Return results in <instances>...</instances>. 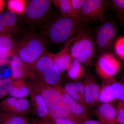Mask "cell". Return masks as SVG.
Returning <instances> with one entry per match:
<instances>
[{
	"mask_svg": "<svg viewBox=\"0 0 124 124\" xmlns=\"http://www.w3.org/2000/svg\"><path fill=\"white\" fill-rule=\"evenodd\" d=\"M83 24L78 18L53 14L40 28L39 34L46 44H62L68 42Z\"/></svg>",
	"mask_w": 124,
	"mask_h": 124,
	"instance_id": "obj_1",
	"label": "cell"
},
{
	"mask_svg": "<svg viewBox=\"0 0 124 124\" xmlns=\"http://www.w3.org/2000/svg\"><path fill=\"white\" fill-rule=\"evenodd\" d=\"M30 78L28 85L35 89L41 96L51 120L66 118L77 123L68 105L58 90L54 86L47 84L35 74Z\"/></svg>",
	"mask_w": 124,
	"mask_h": 124,
	"instance_id": "obj_2",
	"label": "cell"
},
{
	"mask_svg": "<svg viewBox=\"0 0 124 124\" xmlns=\"http://www.w3.org/2000/svg\"><path fill=\"white\" fill-rule=\"evenodd\" d=\"M47 53L46 44L40 35L33 30L25 32L16 42L15 54L30 68Z\"/></svg>",
	"mask_w": 124,
	"mask_h": 124,
	"instance_id": "obj_3",
	"label": "cell"
},
{
	"mask_svg": "<svg viewBox=\"0 0 124 124\" xmlns=\"http://www.w3.org/2000/svg\"><path fill=\"white\" fill-rule=\"evenodd\" d=\"M69 48L71 57L88 67L95 57L97 49L94 38L88 31L81 29L71 39Z\"/></svg>",
	"mask_w": 124,
	"mask_h": 124,
	"instance_id": "obj_4",
	"label": "cell"
},
{
	"mask_svg": "<svg viewBox=\"0 0 124 124\" xmlns=\"http://www.w3.org/2000/svg\"><path fill=\"white\" fill-rule=\"evenodd\" d=\"M52 1L31 0L26 1L23 14L24 23L30 30L40 29L52 14Z\"/></svg>",
	"mask_w": 124,
	"mask_h": 124,
	"instance_id": "obj_5",
	"label": "cell"
},
{
	"mask_svg": "<svg viewBox=\"0 0 124 124\" xmlns=\"http://www.w3.org/2000/svg\"><path fill=\"white\" fill-rule=\"evenodd\" d=\"M36 76L47 84L58 85L61 79V73L55 66L51 54L47 53L31 67Z\"/></svg>",
	"mask_w": 124,
	"mask_h": 124,
	"instance_id": "obj_6",
	"label": "cell"
},
{
	"mask_svg": "<svg viewBox=\"0 0 124 124\" xmlns=\"http://www.w3.org/2000/svg\"><path fill=\"white\" fill-rule=\"evenodd\" d=\"M108 7L107 0H86L78 15V19L83 24L94 21L103 23Z\"/></svg>",
	"mask_w": 124,
	"mask_h": 124,
	"instance_id": "obj_7",
	"label": "cell"
},
{
	"mask_svg": "<svg viewBox=\"0 0 124 124\" xmlns=\"http://www.w3.org/2000/svg\"><path fill=\"white\" fill-rule=\"evenodd\" d=\"M116 27L111 22H104L95 32L94 40L97 51L102 54L110 49L115 38Z\"/></svg>",
	"mask_w": 124,
	"mask_h": 124,
	"instance_id": "obj_8",
	"label": "cell"
},
{
	"mask_svg": "<svg viewBox=\"0 0 124 124\" xmlns=\"http://www.w3.org/2000/svg\"><path fill=\"white\" fill-rule=\"evenodd\" d=\"M102 54L97 62V72L104 79H110L119 70V63L110 54L106 53Z\"/></svg>",
	"mask_w": 124,
	"mask_h": 124,
	"instance_id": "obj_9",
	"label": "cell"
},
{
	"mask_svg": "<svg viewBox=\"0 0 124 124\" xmlns=\"http://www.w3.org/2000/svg\"><path fill=\"white\" fill-rule=\"evenodd\" d=\"M31 108V103L26 98H7L0 102V109L7 113L25 116Z\"/></svg>",
	"mask_w": 124,
	"mask_h": 124,
	"instance_id": "obj_10",
	"label": "cell"
},
{
	"mask_svg": "<svg viewBox=\"0 0 124 124\" xmlns=\"http://www.w3.org/2000/svg\"><path fill=\"white\" fill-rule=\"evenodd\" d=\"M54 86L62 94L77 124H81L84 121L88 120L89 116L88 107L80 104L74 100L60 85H58Z\"/></svg>",
	"mask_w": 124,
	"mask_h": 124,
	"instance_id": "obj_11",
	"label": "cell"
},
{
	"mask_svg": "<svg viewBox=\"0 0 124 124\" xmlns=\"http://www.w3.org/2000/svg\"><path fill=\"white\" fill-rule=\"evenodd\" d=\"M85 77L83 82L85 101L86 107H92L99 102V99L101 87L93 75L87 73Z\"/></svg>",
	"mask_w": 124,
	"mask_h": 124,
	"instance_id": "obj_12",
	"label": "cell"
},
{
	"mask_svg": "<svg viewBox=\"0 0 124 124\" xmlns=\"http://www.w3.org/2000/svg\"><path fill=\"white\" fill-rule=\"evenodd\" d=\"M32 103L37 115L41 120L52 121L44 102L39 93L35 89L28 85Z\"/></svg>",
	"mask_w": 124,
	"mask_h": 124,
	"instance_id": "obj_13",
	"label": "cell"
},
{
	"mask_svg": "<svg viewBox=\"0 0 124 124\" xmlns=\"http://www.w3.org/2000/svg\"><path fill=\"white\" fill-rule=\"evenodd\" d=\"M10 66L12 70L11 78L13 80L23 79L27 77H31L33 74L31 68L24 64L16 54L13 56L10 62Z\"/></svg>",
	"mask_w": 124,
	"mask_h": 124,
	"instance_id": "obj_14",
	"label": "cell"
},
{
	"mask_svg": "<svg viewBox=\"0 0 124 124\" xmlns=\"http://www.w3.org/2000/svg\"><path fill=\"white\" fill-rule=\"evenodd\" d=\"M95 114L100 122L104 124L116 123V108L110 103H102L95 111Z\"/></svg>",
	"mask_w": 124,
	"mask_h": 124,
	"instance_id": "obj_15",
	"label": "cell"
},
{
	"mask_svg": "<svg viewBox=\"0 0 124 124\" xmlns=\"http://www.w3.org/2000/svg\"><path fill=\"white\" fill-rule=\"evenodd\" d=\"M55 66L61 73H64L70 67L73 59L69 52V48L66 47L56 55L51 54Z\"/></svg>",
	"mask_w": 124,
	"mask_h": 124,
	"instance_id": "obj_16",
	"label": "cell"
},
{
	"mask_svg": "<svg viewBox=\"0 0 124 124\" xmlns=\"http://www.w3.org/2000/svg\"><path fill=\"white\" fill-rule=\"evenodd\" d=\"M63 88L74 100L80 104L86 106L85 100L84 82L78 81L69 82Z\"/></svg>",
	"mask_w": 124,
	"mask_h": 124,
	"instance_id": "obj_17",
	"label": "cell"
},
{
	"mask_svg": "<svg viewBox=\"0 0 124 124\" xmlns=\"http://www.w3.org/2000/svg\"><path fill=\"white\" fill-rule=\"evenodd\" d=\"M30 94L28 85L23 79L17 80L14 81L13 85L9 93L10 97L17 99L24 98Z\"/></svg>",
	"mask_w": 124,
	"mask_h": 124,
	"instance_id": "obj_18",
	"label": "cell"
},
{
	"mask_svg": "<svg viewBox=\"0 0 124 124\" xmlns=\"http://www.w3.org/2000/svg\"><path fill=\"white\" fill-rule=\"evenodd\" d=\"M0 124H30L25 116L7 113L0 109Z\"/></svg>",
	"mask_w": 124,
	"mask_h": 124,
	"instance_id": "obj_19",
	"label": "cell"
},
{
	"mask_svg": "<svg viewBox=\"0 0 124 124\" xmlns=\"http://www.w3.org/2000/svg\"><path fill=\"white\" fill-rule=\"evenodd\" d=\"M67 71L68 75L70 78L77 81L85 77L86 74L82 63L75 59H73L72 64Z\"/></svg>",
	"mask_w": 124,
	"mask_h": 124,
	"instance_id": "obj_20",
	"label": "cell"
},
{
	"mask_svg": "<svg viewBox=\"0 0 124 124\" xmlns=\"http://www.w3.org/2000/svg\"><path fill=\"white\" fill-rule=\"evenodd\" d=\"M52 2L61 14L78 18L72 7L71 0H54Z\"/></svg>",
	"mask_w": 124,
	"mask_h": 124,
	"instance_id": "obj_21",
	"label": "cell"
},
{
	"mask_svg": "<svg viewBox=\"0 0 124 124\" xmlns=\"http://www.w3.org/2000/svg\"><path fill=\"white\" fill-rule=\"evenodd\" d=\"M106 80V82L100 89L99 95V102L102 103H109L115 100L112 91L109 79Z\"/></svg>",
	"mask_w": 124,
	"mask_h": 124,
	"instance_id": "obj_22",
	"label": "cell"
},
{
	"mask_svg": "<svg viewBox=\"0 0 124 124\" xmlns=\"http://www.w3.org/2000/svg\"><path fill=\"white\" fill-rule=\"evenodd\" d=\"M4 16L6 26L9 35L17 31V17L15 14L9 10L6 12Z\"/></svg>",
	"mask_w": 124,
	"mask_h": 124,
	"instance_id": "obj_23",
	"label": "cell"
},
{
	"mask_svg": "<svg viewBox=\"0 0 124 124\" xmlns=\"http://www.w3.org/2000/svg\"><path fill=\"white\" fill-rule=\"evenodd\" d=\"M111 79L109 80L113 97L115 99L124 102V84L111 80Z\"/></svg>",
	"mask_w": 124,
	"mask_h": 124,
	"instance_id": "obj_24",
	"label": "cell"
},
{
	"mask_svg": "<svg viewBox=\"0 0 124 124\" xmlns=\"http://www.w3.org/2000/svg\"><path fill=\"white\" fill-rule=\"evenodd\" d=\"M26 5V1L23 0H10L8 2V7L10 10L18 14H23Z\"/></svg>",
	"mask_w": 124,
	"mask_h": 124,
	"instance_id": "obj_25",
	"label": "cell"
},
{
	"mask_svg": "<svg viewBox=\"0 0 124 124\" xmlns=\"http://www.w3.org/2000/svg\"><path fill=\"white\" fill-rule=\"evenodd\" d=\"M16 46L15 42L11 38L7 37H0V51L14 53Z\"/></svg>",
	"mask_w": 124,
	"mask_h": 124,
	"instance_id": "obj_26",
	"label": "cell"
},
{
	"mask_svg": "<svg viewBox=\"0 0 124 124\" xmlns=\"http://www.w3.org/2000/svg\"><path fill=\"white\" fill-rule=\"evenodd\" d=\"M14 81L11 78L0 80V99L8 94L13 85Z\"/></svg>",
	"mask_w": 124,
	"mask_h": 124,
	"instance_id": "obj_27",
	"label": "cell"
},
{
	"mask_svg": "<svg viewBox=\"0 0 124 124\" xmlns=\"http://www.w3.org/2000/svg\"><path fill=\"white\" fill-rule=\"evenodd\" d=\"M116 109V123L124 124V102L119 101Z\"/></svg>",
	"mask_w": 124,
	"mask_h": 124,
	"instance_id": "obj_28",
	"label": "cell"
},
{
	"mask_svg": "<svg viewBox=\"0 0 124 124\" xmlns=\"http://www.w3.org/2000/svg\"><path fill=\"white\" fill-rule=\"evenodd\" d=\"M115 50L117 55L124 60V37L120 38L116 41Z\"/></svg>",
	"mask_w": 124,
	"mask_h": 124,
	"instance_id": "obj_29",
	"label": "cell"
},
{
	"mask_svg": "<svg viewBox=\"0 0 124 124\" xmlns=\"http://www.w3.org/2000/svg\"><path fill=\"white\" fill-rule=\"evenodd\" d=\"M10 35L5 23L4 14L0 13V37H7Z\"/></svg>",
	"mask_w": 124,
	"mask_h": 124,
	"instance_id": "obj_30",
	"label": "cell"
},
{
	"mask_svg": "<svg viewBox=\"0 0 124 124\" xmlns=\"http://www.w3.org/2000/svg\"><path fill=\"white\" fill-rule=\"evenodd\" d=\"M85 1L86 0H71L72 7L78 16Z\"/></svg>",
	"mask_w": 124,
	"mask_h": 124,
	"instance_id": "obj_31",
	"label": "cell"
},
{
	"mask_svg": "<svg viewBox=\"0 0 124 124\" xmlns=\"http://www.w3.org/2000/svg\"><path fill=\"white\" fill-rule=\"evenodd\" d=\"M54 124H77L72 120L66 118H60L52 120Z\"/></svg>",
	"mask_w": 124,
	"mask_h": 124,
	"instance_id": "obj_32",
	"label": "cell"
},
{
	"mask_svg": "<svg viewBox=\"0 0 124 124\" xmlns=\"http://www.w3.org/2000/svg\"><path fill=\"white\" fill-rule=\"evenodd\" d=\"M112 2L117 8L124 10V0H113Z\"/></svg>",
	"mask_w": 124,
	"mask_h": 124,
	"instance_id": "obj_33",
	"label": "cell"
},
{
	"mask_svg": "<svg viewBox=\"0 0 124 124\" xmlns=\"http://www.w3.org/2000/svg\"><path fill=\"white\" fill-rule=\"evenodd\" d=\"M13 52L0 51V59H5L10 56L14 55Z\"/></svg>",
	"mask_w": 124,
	"mask_h": 124,
	"instance_id": "obj_34",
	"label": "cell"
},
{
	"mask_svg": "<svg viewBox=\"0 0 124 124\" xmlns=\"http://www.w3.org/2000/svg\"><path fill=\"white\" fill-rule=\"evenodd\" d=\"M81 124H104L99 121L95 120H86L84 121Z\"/></svg>",
	"mask_w": 124,
	"mask_h": 124,
	"instance_id": "obj_35",
	"label": "cell"
},
{
	"mask_svg": "<svg viewBox=\"0 0 124 124\" xmlns=\"http://www.w3.org/2000/svg\"><path fill=\"white\" fill-rule=\"evenodd\" d=\"M49 122L41 119L32 120V124H49Z\"/></svg>",
	"mask_w": 124,
	"mask_h": 124,
	"instance_id": "obj_36",
	"label": "cell"
},
{
	"mask_svg": "<svg viewBox=\"0 0 124 124\" xmlns=\"http://www.w3.org/2000/svg\"><path fill=\"white\" fill-rule=\"evenodd\" d=\"M9 62V60L5 59H0V65L8 63Z\"/></svg>",
	"mask_w": 124,
	"mask_h": 124,
	"instance_id": "obj_37",
	"label": "cell"
},
{
	"mask_svg": "<svg viewBox=\"0 0 124 124\" xmlns=\"http://www.w3.org/2000/svg\"><path fill=\"white\" fill-rule=\"evenodd\" d=\"M5 5V2L4 0H0V13L2 11Z\"/></svg>",
	"mask_w": 124,
	"mask_h": 124,
	"instance_id": "obj_38",
	"label": "cell"
}]
</instances>
